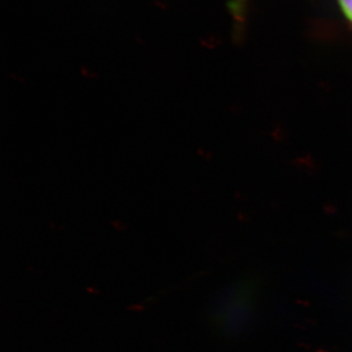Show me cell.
<instances>
[{"instance_id": "6da1fadb", "label": "cell", "mask_w": 352, "mask_h": 352, "mask_svg": "<svg viewBox=\"0 0 352 352\" xmlns=\"http://www.w3.org/2000/svg\"><path fill=\"white\" fill-rule=\"evenodd\" d=\"M248 3L249 0H229L228 1V9L235 23L234 25H235V34L237 39L241 38L242 32L244 31Z\"/></svg>"}, {"instance_id": "7a4b0ae2", "label": "cell", "mask_w": 352, "mask_h": 352, "mask_svg": "<svg viewBox=\"0 0 352 352\" xmlns=\"http://www.w3.org/2000/svg\"><path fill=\"white\" fill-rule=\"evenodd\" d=\"M342 15L352 27V0H337Z\"/></svg>"}]
</instances>
